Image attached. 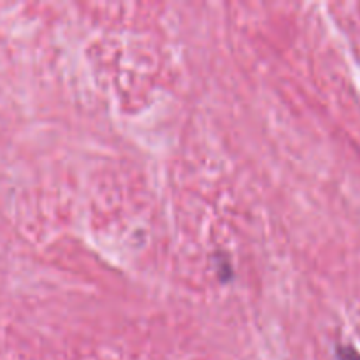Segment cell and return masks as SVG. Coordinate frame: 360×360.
Returning a JSON list of instances; mask_svg holds the SVG:
<instances>
[{"mask_svg": "<svg viewBox=\"0 0 360 360\" xmlns=\"http://www.w3.org/2000/svg\"><path fill=\"white\" fill-rule=\"evenodd\" d=\"M338 357H340V360H360L357 352L352 350V348H345V347H341L340 350H338Z\"/></svg>", "mask_w": 360, "mask_h": 360, "instance_id": "obj_1", "label": "cell"}]
</instances>
